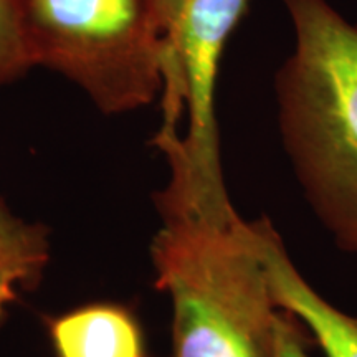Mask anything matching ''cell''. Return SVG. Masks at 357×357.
<instances>
[{
    "instance_id": "obj_1",
    "label": "cell",
    "mask_w": 357,
    "mask_h": 357,
    "mask_svg": "<svg viewBox=\"0 0 357 357\" xmlns=\"http://www.w3.org/2000/svg\"><path fill=\"white\" fill-rule=\"evenodd\" d=\"M167 185L155 195V288L172 303L174 357H273L280 307L260 252L258 218L236 213L222 167L164 153Z\"/></svg>"
},
{
    "instance_id": "obj_2",
    "label": "cell",
    "mask_w": 357,
    "mask_h": 357,
    "mask_svg": "<svg viewBox=\"0 0 357 357\" xmlns=\"http://www.w3.org/2000/svg\"><path fill=\"white\" fill-rule=\"evenodd\" d=\"M294 47L276 73L283 146L307 202L357 257V25L328 0H281Z\"/></svg>"
},
{
    "instance_id": "obj_3",
    "label": "cell",
    "mask_w": 357,
    "mask_h": 357,
    "mask_svg": "<svg viewBox=\"0 0 357 357\" xmlns=\"http://www.w3.org/2000/svg\"><path fill=\"white\" fill-rule=\"evenodd\" d=\"M22 24L32 66L61 73L102 113L162 93L166 35L153 0H22Z\"/></svg>"
},
{
    "instance_id": "obj_4",
    "label": "cell",
    "mask_w": 357,
    "mask_h": 357,
    "mask_svg": "<svg viewBox=\"0 0 357 357\" xmlns=\"http://www.w3.org/2000/svg\"><path fill=\"white\" fill-rule=\"evenodd\" d=\"M252 0H181L164 25L166 68L162 126H176L187 113L181 144L190 158L220 159L215 118L218 66L231 32Z\"/></svg>"
},
{
    "instance_id": "obj_5",
    "label": "cell",
    "mask_w": 357,
    "mask_h": 357,
    "mask_svg": "<svg viewBox=\"0 0 357 357\" xmlns=\"http://www.w3.org/2000/svg\"><path fill=\"white\" fill-rule=\"evenodd\" d=\"M260 252L280 310L306 326L326 357H357V318L326 301L289 260L281 236L266 217L258 218Z\"/></svg>"
},
{
    "instance_id": "obj_6",
    "label": "cell",
    "mask_w": 357,
    "mask_h": 357,
    "mask_svg": "<svg viewBox=\"0 0 357 357\" xmlns=\"http://www.w3.org/2000/svg\"><path fill=\"white\" fill-rule=\"evenodd\" d=\"M56 357H147L139 321L128 307L91 303L48 321Z\"/></svg>"
},
{
    "instance_id": "obj_7",
    "label": "cell",
    "mask_w": 357,
    "mask_h": 357,
    "mask_svg": "<svg viewBox=\"0 0 357 357\" xmlns=\"http://www.w3.org/2000/svg\"><path fill=\"white\" fill-rule=\"evenodd\" d=\"M47 260L45 230L20 220L0 200V323L20 289L38 278Z\"/></svg>"
},
{
    "instance_id": "obj_8",
    "label": "cell",
    "mask_w": 357,
    "mask_h": 357,
    "mask_svg": "<svg viewBox=\"0 0 357 357\" xmlns=\"http://www.w3.org/2000/svg\"><path fill=\"white\" fill-rule=\"evenodd\" d=\"M30 66L22 24V0H0V84L24 75Z\"/></svg>"
},
{
    "instance_id": "obj_9",
    "label": "cell",
    "mask_w": 357,
    "mask_h": 357,
    "mask_svg": "<svg viewBox=\"0 0 357 357\" xmlns=\"http://www.w3.org/2000/svg\"><path fill=\"white\" fill-rule=\"evenodd\" d=\"M273 357H310L301 323L283 310L276 316Z\"/></svg>"
}]
</instances>
